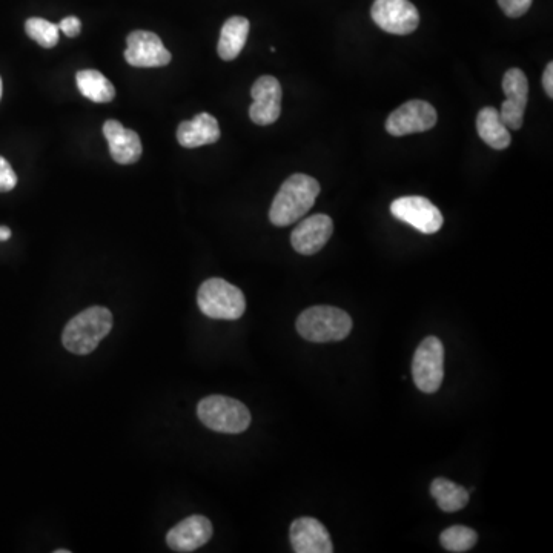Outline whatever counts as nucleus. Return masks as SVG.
I'll return each instance as SVG.
<instances>
[{
	"mask_svg": "<svg viewBox=\"0 0 553 553\" xmlns=\"http://www.w3.org/2000/svg\"><path fill=\"white\" fill-rule=\"evenodd\" d=\"M437 120V111L431 103L424 100H409L388 117L386 131L394 137L424 133L432 130L437 125Z\"/></svg>",
	"mask_w": 553,
	"mask_h": 553,
	"instance_id": "6e6552de",
	"label": "nucleus"
},
{
	"mask_svg": "<svg viewBox=\"0 0 553 553\" xmlns=\"http://www.w3.org/2000/svg\"><path fill=\"white\" fill-rule=\"evenodd\" d=\"M77 88L94 103H108L116 97V88L102 73L82 70L76 74Z\"/></svg>",
	"mask_w": 553,
	"mask_h": 553,
	"instance_id": "aec40b11",
	"label": "nucleus"
},
{
	"mask_svg": "<svg viewBox=\"0 0 553 553\" xmlns=\"http://www.w3.org/2000/svg\"><path fill=\"white\" fill-rule=\"evenodd\" d=\"M103 134L110 145L111 157L119 165H131L142 157V142L136 131L128 130L117 120H108L103 125Z\"/></svg>",
	"mask_w": 553,
	"mask_h": 553,
	"instance_id": "dca6fc26",
	"label": "nucleus"
},
{
	"mask_svg": "<svg viewBox=\"0 0 553 553\" xmlns=\"http://www.w3.org/2000/svg\"><path fill=\"white\" fill-rule=\"evenodd\" d=\"M534 0H498L501 10L507 17H521L529 11Z\"/></svg>",
	"mask_w": 553,
	"mask_h": 553,
	"instance_id": "b1692460",
	"label": "nucleus"
},
{
	"mask_svg": "<svg viewBox=\"0 0 553 553\" xmlns=\"http://www.w3.org/2000/svg\"><path fill=\"white\" fill-rule=\"evenodd\" d=\"M197 305L214 320H239L245 314L246 300L237 286L223 279H209L197 292Z\"/></svg>",
	"mask_w": 553,
	"mask_h": 553,
	"instance_id": "39448f33",
	"label": "nucleus"
},
{
	"mask_svg": "<svg viewBox=\"0 0 553 553\" xmlns=\"http://www.w3.org/2000/svg\"><path fill=\"white\" fill-rule=\"evenodd\" d=\"M320 194V183L314 177L306 174H294L285 180L277 196L274 197L269 220L272 225L285 226L299 222L315 205V199Z\"/></svg>",
	"mask_w": 553,
	"mask_h": 553,
	"instance_id": "f257e3e1",
	"label": "nucleus"
},
{
	"mask_svg": "<svg viewBox=\"0 0 553 553\" xmlns=\"http://www.w3.org/2000/svg\"><path fill=\"white\" fill-rule=\"evenodd\" d=\"M214 534L212 523L203 515H193L180 521L177 526L169 530L166 543L176 552H194L205 546Z\"/></svg>",
	"mask_w": 553,
	"mask_h": 553,
	"instance_id": "4468645a",
	"label": "nucleus"
},
{
	"mask_svg": "<svg viewBox=\"0 0 553 553\" xmlns=\"http://www.w3.org/2000/svg\"><path fill=\"white\" fill-rule=\"evenodd\" d=\"M249 28L251 25L246 17L234 16L226 20L220 33L219 47H217L219 56L223 60L229 62L239 57L248 40Z\"/></svg>",
	"mask_w": 553,
	"mask_h": 553,
	"instance_id": "6ab92c4d",
	"label": "nucleus"
},
{
	"mask_svg": "<svg viewBox=\"0 0 553 553\" xmlns=\"http://www.w3.org/2000/svg\"><path fill=\"white\" fill-rule=\"evenodd\" d=\"M17 176L11 168L10 163L0 156V193H8L16 188Z\"/></svg>",
	"mask_w": 553,
	"mask_h": 553,
	"instance_id": "393cba45",
	"label": "nucleus"
},
{
	"mask_svg": "<svg viewBox=\"0 0 553 553\" xmlns=\"http://www.w3.org/2000/svg\"><path fill=\"white\" fill-rule=\"evenodd\" d=\"M334 232V222L326 214L302 220L291 234L292 248L302 255H314L325 248Z\"/></svg>",
	"mask_w": 553,
	"mask_h": 553,
	"instance_id": "ddd939ff",
	"label": "nucleus"
},
{
	"mask_svg": "<svg viewBox=\"0 0 553 553\" xmlns=\"http://www.w3.org/2000/svg\"><path fill=\"white\" fill-rule=\"evenodd\" d=\"M351 331V315L334 306H312L297 318V332L308 342H342Z\"/></svg>",
	"mask_w": 553,
	"mask_h": 553,
	"instance_id": "7ed1b4c3",
	"label": "nucleus"
},
{
	"mask_svg": "<svg viewBox=\"0 0 553 553\" xmlns=\"http://www.w3.org/2000/svg\"><path fill=\"white\" fill-rule=\"evenodd\" d=\"M252 102L249 117L255 125L268 126L282 114V85L272 76H262L252 85Z\"/></svg>",
	"mask_w": 553,
	"mask_h": 553,
	"instance_id": "9b49d317",
	"label": "nucleus"
},
{
	"mask_svg": "<svg viewBox=\"0 0 553 553\" xmlns=\"http://www.w3.org/2000/svg\"><path fill=\"white\" fill-rule=\"evenodd\" d=\"M197 415L206 428L220 434H242L251 424V412L242 401L223 395L203 398Z\"/></svg>",
	"mask_w": 553,
	"mask_h": 553,
	"instance_id": "20e7f679",
	"label": "nucleus"
},
{
	"mask_svg": "<svg viewBox=\"0 0 553 553\" xmlns=\"http://www.w3.org/2000/svg\"><path fill=\"white\" fill-rule=\"evenodd\" d=\"M220 139V126L216 117L200 113L189 122H182L177 128V140L185 148H199L212 145Z\"/></svg>",
	"mask_w": 553,
	"mask_h": 553,
	"instance_id": "f3484780",
	"label": "nucleus"
},
{
	"mask_svg": "<svg viewBox=\"0 0 553 553\" xmlns=\"http://www.w3.org/2000/svg\"><path fill=\"white\" fill-rule=\"evenodd\" d=\"M477 131L480 139L494 150H506L512 143L509 128L504 125L500 111L494 106H486L478 113Z\"/></svg>",
	"mask_w": 553,
	"mask_h": 553,
	"instance_id": "a211bd4d",
	"label": "nucleus"
},
{
	"mask_svg": "<svg viewBox=\"0 0 553 553\" xmlns=\"http://www.w3.org/2000/svg\"><path fill=\"white\" fill-rule=\"evenodd\" d=\"M431 494L443 512H458L469 503V492L446 478H435L432 481Z\"/></svg>",
	"mask_w": 553,
	"mask_h": 553,
	"instance_id": "412c9836",
	"label": "nucleus"
},
{
	"mask_svg": "<svg viewBox=\"0 0 553 553\" xmlns=\"http://www.w3.org/2000/svg\"><path fill=\"white\" fill-rule=\"evenodd\" d=\"M113 328V314L103 306H93L71 318L63 329L62 343L77 355L91 354Z\"/></svg>",
	"mask_w": 553,
	"mask_h": 553,
	"instance_id": "f03ea898",
	"label": "nucleus"
},
{
	"mask_svg": "<svg viewBox=\"0 0 553 553\" xmlns=\"http://www.w3.org/2000/svg\"><path fill=\"white\" fill-rule=\"evenodd\" d=\"M391 212L395 219L408 223L423 234H435L444 223L440 209L426 197H400L392 202Z\"/></svg>",
	"mask_w": 553,
	"mask_h": 553,
	"instance_id": "1a4fd4ad",
	"label": "nucleus"
},
{
	"mask_svg": "<svg viewBox=\"0 0 553 553\" xmlns=\"http://www.w3.org/2000/svg\"><path fill=\"white\" fill-rule=\"evenodd\" d=\"M28 36L37 42L40 47L54 48L59 42V27L40 17H31L25 24Z\"/></svg>",
	"mask_w": 553,
	"mask_h": 553,
	"instance_id": "5701e85b",
	"label": "nucleus"
},
{
	"mask_svg": "<svg viewBox=\"0 0 553 553\" xmlns=\"http://www.w3.org/2000/svg\"><path fill=\"white\" fill-rule=\"evenodd\" d=\"M372 20L386 33L406 36L420 25V13L409 0H375Z\"/></svg>",
	"mask_w": 553,
	"mask_h": 553,
	"instance_id": "0eeeda50",
	"label": "nucleus"
},
{
	"mask_svg": "<svg viewBox=\"0 0 553 553\" xmlns=\"http://www.w3.org/2000/svg\"><path fill=\"white\" fill-rule=\"evenodd\" d=\"M2 79H0V99H2Z\"/></svg>",
	"mask_w": 553,
	"mask_h": 553,
	"instance_id": "c756f323",
	"label": "nucleus"
},
{
	"mask_svg": "<svg viewBox=\"0 0 553 553\" xmlns=\"http://www.w3.org/2000/svg\"><path fill=\"white\" fill-rule=\"evenodd\" d=\"M11 237V229L7 226H0V242H7Z\"/></svg>",
	"mask_w": 553,
	"mask_h": 553,
	"instance_id": "cd10ccee",
	"label": "nucleus"
},
{
	"mask_svg": "<svg viewBox=\"0 0 553 553\" xmlns=\"http://www.w3.org/2000/svg\"><path fill=\"white\" fill-rule=\"evenodd\" d=\"M126 45L125 60L131 67H165L173 59L160 37L151 31H133L126 39Z\"/></svg>",
	"mask_w": 553,
	"mask_h": 553,
	"instance_id": "9d476101",
	"label": "nucleus"
},
{
	"mask_svg": "<svg viewBox=\"0 0 553 553\" xmlns=\"http://www.w3.org/2000/svg\"><path fill=\"white\" fill-rule=\"evenodd\" d=\"M80 27H82L80 20L77 19V17L70 16L65 17V19L60 22L59 30L62 31L65 36L76 37L80 34Z\"/></svg>",
	"mask_w": 553,
	"mask_h": 553,
	"instance_id": "a878e982",
	"label": "nucleus"
},
{
	"mask_svg": "<svg viewBox=\"0 0 553 553\" xmlns=\"http://www.w3.org/2000/svg\"><path fill=\"white\" fill-rule=\"evenodd\" d=\"M543 87H544V91H546L547 96H549L550 99H552L553 97V63L552 62L547 63L546 70H544Z\"/></svg>",
	"mask_w": 553,
	"mask_h": 553,
	"instance_id": "bb28decb",
	"label": "nucleus"
},
{
	"mask_svg": "<svg viewBox=\"0 0 553 553\" xmlns=\"http://www.w3.org/2000/svg\"><path fill=\"white\" fill-rule=\"evenodd\" d=\"M289 540L297 553H332L331 537L320 521L311 517L297 518L291 524Z\"/></svg>",
	"mask_w": 553,
	"mask_h": 553,
	"instance_id": "2eb2a0df",
	"label": "nucleus"
},
{
	"mask_svg": "<svg viewBox=\"0 0 553 553\" xmlns=\"http://www.w3.org/2000/svg\"><path fill=\"white\" fill-rule=\"evenodd\" d=\"M478 535L474 529L466 526H452L443 530L440 543L448 552L461 553L471 550L477 544Z\"/></svg>",
	"mask_w": 553,
	"mask_h": 553,
	"instance_id": "4be33fe9",
	"label": "nucleus"
},
{
	"mask_svg": "<svg viewBox=\"0 0 553 553\" xmlns=\"http://www.w3.org/2000/svg\"><path fill=\"white\" fill-rule=\"evenodd\" d=\"M503 91L506 100L501 105L500 117L510 130L518 131L524 122L527 99H529V82L520 68H510L503 77Z\"/></svg>",
	"mask_w": 553,
	"mask_h": 553,
	"instance_id": "f8f14e48",
	"label": "nucleus"
},
{
	"mask_svg": "<svg viewBox=\"0 0 553 553\" xmlns=\"http://www.w3.org/2000/svg\"><path fill=\"white\" fill-rule=\"evenodd\" d=\"M54 553H70V550L60 549V550H56V552Z\"/></svg>",
	"mask_w": 553,
	"mask_h": 553,
	"instance_id": "c85d7f7f",
	"label": "nucleus"
},
{
	"mask_svg": "<svg viewBox=\"0 0 553 553\" xmlns=\"http://www.w3.org/2000/svg\"><path fill=\"white\" fill-rule=\"evenodd\" d=\"M412 377L424 394H434L444 378V346L440 338L428 337L415 351L412 360Z\"/></svg>",
	"mask_w": 553,
	"mask_h": 553,
	"instance_id": "423d86ee",
	"label": "nucleus"
}]
</instances>
